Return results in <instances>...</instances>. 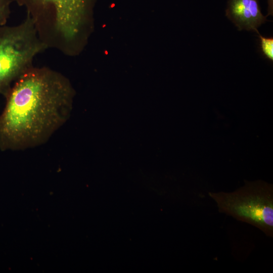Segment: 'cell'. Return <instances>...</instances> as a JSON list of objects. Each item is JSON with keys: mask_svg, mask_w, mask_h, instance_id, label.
Segmentation results:
<instances>
[{"mask_svg": "<svg viewBox=\"0 0 273 273\" xmlns=\"http://www.w3.org/2000/svg\"><path fill=\"white\" fill-rule=\"evenodd\" d=\"M75 90L62 73L33 66L13 84L0 115V150L41 146L68 120Z\"/></svg>", "mask_w": 273, "mask_h": 273, "instance_id": "obj_1", "label": "cell"}, {"mask_svg": "<svg viewBox=\"0 0 273 273\" xmlns=\"http://www.w3.org/2000/svg\"><path fill=\"white\" fill-rule=\"evenodd\" d=\"M97 0H15L25 8L48 49L74 57L87 45L94 30Z\"/></svg>", "mask_w": 273, "mask_h": 273, "instance_id": "obj_2", "label": "cell"}, {"mask_svg": "<svg viewBox=\"0 0 273 273\" xmlns=\"http://www.w3.org/2000/svg\"><path fill=\"white\" fill-rule=\"evenodd\" d=\"M47 49L27 15L19 24L0 27V94L5 97L14 83L34 66L35 57Z\"/></svg>", "mask_w": 273, "mask_h": 273, "instance_id": "obj_3", "label": "cell"}, {"mask_svg": "<svg viewBox=\"0 0 273 273\" xmlns=\"http://www.w3.org/2000/svg\"><path fill=\"white\" fill-rule=\"evenodd\" d=\"M219 212L273 236V189L263 183H247L230 193L209 192Z\"/></svg>", "mask_w": 273, "mask_h": 273, "instance_id": "obj_4", "label": "cell"}, {"mask_svg": "<svg viewBox=\"0 0 273 273\" xmlns=\"http://www.w3.org/2000/svg\"><path fill=\"white\" fill-rule=\"evenodd\" d=\"M225 15L239 31L257 32L258 28L266 21L258 0H228Z\"/></svg>", "mask_w": 273, "mask_h": 273, "instance_id": "obj_5", "label": "cell"}, {"mask_svg": "<svg viewBox=\"0 0 273 273\" xmlns=\"http://www.w3.org/2000/svg\"><path fill=\"white\" fill-rule=\"evenodd\" d=\"M260 39L261 51L266 58L270 61H273V38L272 37H266L262 36L258 31Z\"/></svg>", "mask_w": 273, "mask_h": 273, "instance_id": "obj_6", "label": "cell"}, {"mask_svg": "<svg viewBox=\"0 0 273 273\" xmlns=\"http://www.w3.org/2000/svg\"><path fill=\"white\" fill-rule=\"evenodd\" d=\"M11 0H0V27L6 25L9 18Z\"/></svg>", "mask_w": 273, "mask_h": 273, "instance_id": "obj_7", "label": "cell"}, {"mask_svg": "<svg viewBox=\"0 0 273 273\" xmlns=\"http://www.w3.org/2000/svg\"><path fill=\"white\" fill-rule=\"evenodd\" d=\"M267 12L268 15L273 14V0H267Z\"/></svg>", "mask_w": 273, "mask_h": 273, "instance_id": "obj_8", "label": "cell"}]
</instances>
